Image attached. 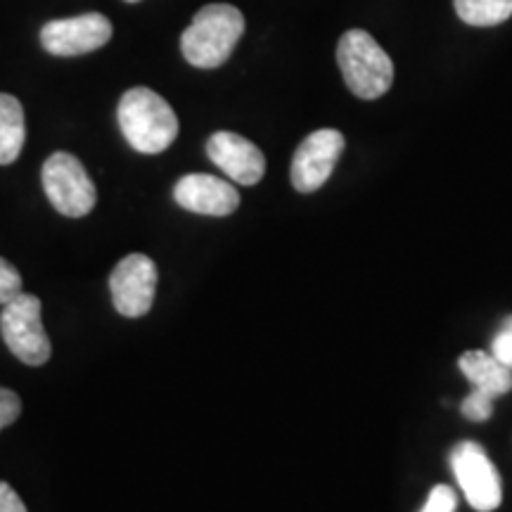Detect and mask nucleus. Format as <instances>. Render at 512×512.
<instances>
[{
	"mask_svg": "<svg viewBox=\"0 0 512 512\" xmlns=\"http://www.w3.org/2000/svg\"><path fill=\"white\" fill-rule=\"evenodd\" d=\"M453 8L470 27H498L512 17V0H453Z\"/></svg>",
	"mask_w": 512,
	"mask_h": 512,
	"instance_id": "obj_14",
	"label": "nucleus"
},
{
	"mask_svg": "<svg viewBox=\"0 0 512 512\" xmlns=\"http://www.w3.org/2000/svg\"><path fill=\"white\" fill-rule=\"evenodd\" d=\"M27 126L22 102L15 95L0 93V164H12L22 155Z\"/></svg>",
	"mask_w": 512,
	"mask_h": 512,
	"instance_id": "obj_13",
	"label": "nucleus"
},
{
	"mask_svg": "<svg viewBox=\"0 0 512 512\" xmlns=\"http://www.w3.org/2000/svg\"><path fill=\"white\" fill-rule=\"evenodd\" d=\"M41 181L50 204L69 219H81V216L91 214L98 202L91 176L79 159L69 152H55L53 157L46 159Z\"/></svg>",
	"mask_w": 512,
	"mask_h": 512,
	"instance_id": "obj_5",
	"label": "nucleus"
},
{
	"mask_svg": "<svg viewBox=\"0 0 512 512\" xmlns=\"http://www.w3.org/2000/svg\"><path fill=\"white\" fill-rule=\"evenodd\" d=\"M460 373L467 377L472 389L496 396L508 394L512 389V370H508L486 351H465L458 361Z\"/></svg>",
	"mask_w": 512,
	"mask_h": 512,
	"instance_id": "obj_12",
	"label": "nucleus"
},
{
	"mask_svg": "<svg viewBox=\"0 0 512 512\" xmlns=\"http://www.w3.org/2000/svg\"><path fill=\"white\" fill-rule=\"evenodd\" d=\"M117 119L126 143L140 155H159L178 136L176 112L162 95L143 86L121 95Z\"/></svg>",
	"mask_w": 512,
	"mask_h": 512,
	"instance_id": "obj_1",
	"label": "nucleus"
},
{
	"mask_svg": "<svg viewBox=\"0 0 512 512\" xmlns=\"http://www.w3.org/2000/svg\"><path fill=\"white\" fill-rule=\"evenodd\" d=\"M453 475L477 512H494L503 501V484L496 465L477 441H463L451 456Z\"/></svg>",
	"mask_w": 512,
	"mask_h": 512,
	"instance_id": "obj_6",
	"label": "nucleus"
},
{
	"mask_svg": "<svg viewBox=\"0 0 512 512\" xmlns=\"http://www.w3.org/2000/svg\"><path fill=\"white\" fill-rule=\"evenodd\" d=\"M242 34H245V15L235 5H204L190 27L183 31V57L197 69H216L228 62Z\"/></svg>",
	"mask_w": 512,
	"mask_h": 512,
	"instance_id": "obj_2",
	"label": "nucleus"
},
{
	"mask_svg": "<svg viewBox=\"0 0 512 512\" xmlns=\"http://www.w3.org/2000/svg\"><path fill=\"white\" fill-rule=\"evenodd\" d=\"M112 34L110 19L100 12H88V15L48 22L41 29V43L50 55L76 57L107 46Z\"/></svg>",
	"mask_w": 512,
	"mask_h": 512,
	"instance_id": "obj_9",
	"label": "nucleus"
},
{
	"mask_svg": "<svg viewBox=\"0 0 512 512\" xmlns=\"http://www.w3.org/2000/svg\"><path fill=\"white\" fill-rule=\"evenodd\" d=\"M207 155L230 181L256 185L266 174V157L252 140L233 131H219L209 138Z\"/></svg>",
	"mask_w": 512,
	"mask_h": 512,
	"instance_id": "obj_10",
	"label": "nucleus"
},
{
	"mask_svg": "<svg viewBox=\"0 0 512 512\" xmlns=\"http://www.w3.org/2000/svg\"><path fill=\"white\" fill-rule=\"evenodd\" d=\"M19 413H22V399L10 389L0 387V432L10 427L12 422H17Z\"/></svg>",
	"mask_w": 512,
	"mask_h": 512,
	"instance_id": "obj_19",
	"label": "nucleus"
},
{
	"mask_svg": "<svg viewBox=\"0 0 512 512\" xmlns=\"http://www.w3.org/2000/svg\"><path fill=\"white\" fill-rule=\"evenodd\" d=\"M174 200L178 207L202 216H230L240 207L238 190L209 174L183 176L174 188Z\"/></svg>",
	"mask_w": 512,
	"mask_h": 512,
	"instance_id": "obj_11",
	"label": "nucleus"
},
{
	"mask_svg": "<svg viewBox=\"0 0 512 512\" xmlns=\"http://www.w3.org/2000/svg\"><path fill=\"white\" fill-rule=\"evenodd\" d=\"M126 3H140V0H126Z\"/></svg>",
	"mask_w": 512,
	"mask_h": 512,
	"instance_id": "obj_21",
	"label": "nucleus"
},
{
	"mask_svg": "<svg viewBox=\"0 0 512 512\" xmlns=\"http://www.w3.org/2000/svg\"><path fill=\"white\" fill-rule=\"evenodd\" d=\"M491 356L496 358L501 366L512 370V316H508L501 323V330L491 342Z\"/></svg>",
	"mask_w": 512,
	"mask_h": 512,
	"instance_id": "obj_18",
	"label": "nucleus"
},
{
	"mask_svg": "<svg viewBox=\"0 0 512 512\" xmlns=\"http://www.w3.org/2000/svg\"><path fill=\"white\" fill-rule=\"evenodd\" d=\"M344 145V136L335 128H320L304 138L292 157L290 178L294 190L309 195L323 188L342 157Z\"/></svg>",
	"mask_w": 512,
	"mask_h": 512,
	"instance_id": "obj_7",
	"label": "nucleus"
},
{
	"mask_svg": "<svg viewBox=\"0 0 512 512\" xmlns=\"http://www.w3.org/2000/svg\"><path fill=\"white\" fill-rule=\"evenodd\" d=\"M0 512H27V505L17 496L10 484L0 482Z\"/></svg>",
	"mask_w": 512,
	"mask_h": 512,
	"instance_id": "obj_20",
	"label": "nucleus"
},
{
	"mask_svg": "<svg viewBox=\"0 0 512 512\" xmlns=\"http://www.w3.org/2000/svg\"><path fill=\"white\" fill-rule=\"evenodd\" d=\"M0 335L8 349L27 366H43L50 358V339L41 320V299L36 294H17L0 313Z\"/></svg>",
	"mask_w": 512,
	"mask_h": 512,
	"instance_id": "obj_4",
	"label": "nucleus"
},
{
	"mask_svg": "<svg viewBox=\"0 0 512 512\" xmlns=\"http://www.w3.org/2000/svg\"><path fill=\"white\" fill-rule=\"evenodd\" d=\"M420 512H458V498L456 491L446 484H437L427 496L425 505Z\"/></svg>",
	"mask_w": 512,
	"mask_h": 512,
	"instance_id": "obj_17",
	"label": "nucleus"
},
{
	"mask_svg": "<svg viewBox=\"0 0 512 512\" xmlns=\"http://www.w3.org/2000/svg\"><path fill=\"white\" fill-rule=\"evenodd\" d=\"M157 264L145 254H128L110 275L112 302L121 316L140 318L155 304Z\"/></svg>",
	"mask_w": 512,
	"mask_h": 512,
	"instance_id": "obj_8",
	"label": "nucleus"
},
{
	"mask_svg": "<svg viewBox=\"0 0 512 512\" xmlns=\"http://www.w3.org/2000/svg\"><path fill=\"white\" fill-rule=\"evenodd\" d=\"M337 64L356 98L377 100L392 88L394 62L368 31L351 29L337 43Z\"/></svg>",
	"mask_w": 512,
	"mask_h": 512,
	"instance_id": "obj_3",
	"label": "nucleus"
},
{
	"mask_svg": "<svg viewBox=\"0 0 512 512\" xmlns=\"http://www.w3.org/2000/svg\"><path fill=\"white\" fill-rule=\"evenodd\" d=\"M17 294H22V275L10 261L0 259V306L10 304Z\"/></svg>",
	"mask_w": 512,
	"mask_h": 512,
	"instance_id": "obj_16",
	"label": "nucleus"
},
{
	"mask_svg": "<svg viewBox=\"0 0 512 512\" xmlns=\"http://www.w3.org/2000/svg\"><path fill=\"white\" fill-rule=\"evenodd\" d=\"M460 413H463L465 418L472 422L489 420L491 413H494V396L486 394V392H479V389H472V394L467 396V399L463 401V406H460Z\"/></svg>",
	"mask_w": 512,
	"mask_h": 512,
	"instance_id": "obj_15",
	"label": "nucleus"
}]
</instances>
